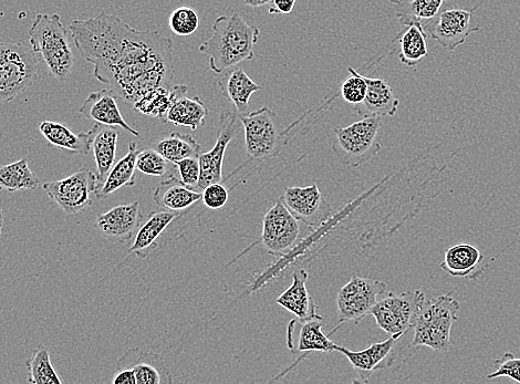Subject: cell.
<instances>
[{
  "label": "cell",
  "instance_id": "cell-18",
  "mask_svg": "<svg viewBox=\"0 0 520 384\" xmlns=\"http://www.w3.org/2000/svg\"><path fill=\"white\" fill-rule=\"evenodd\" d=\"M117 366L118 369H131L137 384H162L173 381L171 371L163 358L153 352L130 349L121 356Z\"/></svg>",
  "mask_w": 520,
  "mask_h": 384
},
{
  "label": "cell",
  "instance_id": "cell-45",
  "mask_svg": "<svg viewBox=\"0 0 520 384\" xmlns=\"http://www.w3.org/2000/svg\"><path fill=\"white\" fill-rule=\"evenodd\" d=\"M4 224H5V215L2 207H0V238L3 236V230H4Z\"/></svg>",
  "mask_w": 520,
  "mask_h": 384
},
{
  "label": "cell",
  "instance_id": "cell-33",
  "mask_svg": "<svg viewBox=\"0 0 520 384\" xmlns=\"http://www.w3.org/2000/svg\"><path fill=\"white\" fill-rule=\"evenodd\" d=\"M155 150L171 164L176 165L186 158L200 157L202 147L190 134L173 132L156 143Z\"/></svg>",
  "mask_w": 520,
  "mask_h": 384
},
{
  "label": "cell",
  "instance_id": "cell-24",
  "mask_svg": "<svg viewBox=\"0 0 520 384\" xmlns=\"http://www.w3.org/2000/svg\"><path fill=\"white\" fill-rule=\"evenodd\" d=\"M217 87L222 96L232 103L239 116L247 113L254 93L262 89L242 68L227 70L225 76L218 81Z\"/></svg>",
  "mask_w": 520,
  "mask_h": 384
},
{
  "label": "cell",
  "instance_id": "cell-15",
  "mask_svg": "<svg viewBox=\"0 0 520 384\" xmlns=\"http://www.w3.org/2000/svg\"><path fill=\"white\" fill-rule=\"evenodd\" d=\"M238 121L239 114L235 110L222 112L213 149L206 153L202 152L199 157L201 180L197 190L202 192L207 185L222 183L225 153L236 136Z\"/></svg>",
  "mask_w": 520,
  "mask_h": 384
},
{
  "label": "cell",
  "instance_id": "cell-37",
  "mask_svg": "<svg viewBox=\"0 0 520 384\" xmlns=\"http://www.w3.org/2000/svg\"><path fill=\"white\" fill-rule=\"evenodd\" d=\"M170 162L166 160L163 155L155 149H145L138 152L137 155V170L143 174L151 176H170Z\"/></svg>",
  "mask_w": 520,
  "mask_h": 384
},
{
  "label": "cell",
  "instance_id": "cell-32",
  "mask_svg": "<svg viewBox=\"0 0 520 384\" xmlns=\"http://www.w3.org/2000/svg\"><path fill=\"white\" fill-rule=\"evenodd\" d=\"M299 323L301 327L298 335L297 354L307 357L311 352L335 351L336 344L322 330L324 318L299 321Z\"/></svg>",
  "mask_w": 520,
  "mask_h": 384
},
{
  "label": "cell",
  "instance_id": "cell-30",
  "mask_svg": "<svg viewBox=\"0 0 520 384\" xmlns=\"http://www.w3.org/2000/svg\"><path fill=\"white\" fill-rule=\"evenodd\" d=\"M446 0H404L394 5L395 16L405 26L429 24L441 13ZM424 28V27H423Z\"/></svg>",
  "mask_w": 520,
  "mask_h": 384
},
{
  "label": "cell",
  "instance_id": "cell-28",
  "mask_svg": "<svg viewBox=\"0 0 520 384\" xmlns=\"http://www.w3.org/2000/svg\"><path fill=\"white\" fill-rule=\"evenodd\" d=\"M367 82V96L362 105L367 114L380 117H393L398 112L400 101L395 97L394 90L386 80L363 76Z\"/></svg>",
  "mask_w": 520,
  "mask_h": 384
},
{
  "label": "cell",
  "instance_id": "cell-35",
  "mask_svg": "<svg viewBox=\"0 0 520 384\" xmlns=\"http://www.w3.org/2000/svg\"><path fill=\"white\" fill-rule=\"evenodd\" d=\"M28 381L33 384H61L62 380L52 366L49 350L40 345L31 354L27 363Z\"/></svg>",
  "mask_w": 520,
  "mask_h": 384
},
{
  "label": "cell",
  "instance_id": "cell-42",
  "mask_svg": "<svg viewBox=\"0 0 520 384\" xmlns=\"http://www.w3.org/2000/svg\"><path fill=\"white\" fill-rule=\"evenodd\" d=\"M297 0H272L269 7V14L288 15L293 12Z\"/></svg>",
  "mask_w": 520,
  "mask_h": 384
},
{
  "label": "cell",
  "instance_id": "cell-38",
  "mask_svg": "<svg viewBox=\"0 0 520 384\" xmlns=\"http://www.w3.org/2000/svg\"><path fill=\"white\" fill-rule=\"evenodd\" d=\"M350 77L342 82L341 96L350 105H362L364 98L367 96V82L363 75L353 68H348Z\"/></svg>",
  "mask_w": 520,
  "mask_h": 384
},
{
  "label": "cell",
  "instance_id": "cell-5",
  "mask_svg": "<svg viewBox=\"0 0 520 384\" xmlns=\"http://www.w3.org/2000/svg\"><path fill=\"white\" fill-rule=\"evenodd\" d=\"M38 54L23 43L0 41V105L22 96L37 79Z\"/></svg>",
  "mask_w": 520,
  "mask_h": 384
},
{
  "label": "cell",
  "instance_id": "cell-31",
  "mask_svg": "<svg viewBox=\"0 0 520 384\" xmlns=\"http://www.w3.org/2000/svg\"><path fill=\"white\" fill-rule=\"evenodd\" d=\"M38 186V176L31 171L26 159L0 166V191H33Z\"/></svg>",
  "mask_w": 520,
  "mask_h": 384
},
{
  "label": "cell",
  "instance_id": "cell-23",
  "mask_svg": "<svg viewBox=\"0 0 520 384\" xmlns=\"http://www.w3.org/2000/svg\"><path fill=\"white\" fill-rule=\"evenodd\" d=\"M97 126L87 132L74 133L65 124L55 121L40 123L39 131L54 147L67 150L71 153L88 155L92 149Z\"/></svg>",
  "mask_w": 520,
  "mask_h": 384
},
{
  "label": "cell",
  "instance_id": "cell-9",
  "mask_svg": "<svg viewBox=\"0 0 520 384\" xmlns=\"http://www.w3.org/2000/svg\"><path fill=\"white\" fill-rule=\"evenodd\" d=\"M424 296L421 289L401 294L388 293L372 308L370 315L387 334L407 336L413 331Z\"/></svg>",
  "mask_w": 520,
  "mask_h": 384
},
{
  "label": "cell",
  "instance_id": "cell-41",
  "mask_svg": "<svg viewBox=\"0 0 520 384\" xmlns=\"http://www.w3.org/2000/svg\"><path fill=\"white\" fill-rule=\"evenodd\" d=\"M202 201L207 209L221 210L228 202V190L221 183L207 185L202 191Z\"/></svg>",
  "mask_w": 520,
  "mask_h": 384
},
{
  "label": "cell",
  "instance_id": "cell-8",
  "mask_svg": "<svg viewBox=\"0 0 520 384\" xmlns=\"http://www.w3.org/2000/svg\"><path fill=\"white\" fill-rule=\"evenodd\" d=\"M388 293V285L381 280L353 276L338 292L339 323L359 324L371 314L372 308Z\"/></svg>",
  "mask_w": 520,
  "mask_h": 384
},
{
  "label": "cell",
  "instance_id": "cell-14",
  "mask_svg": "<svg viewBox=\"0 0 520 384\" xmlns=\"http://www.w3.org/2000/svg\"><path fill=\"white\" fill-rule=\"evenodd\" d=\"M475 9H446L426 24L424 30L443 48L453 51L464 45L475 31L480 30V27L472 26Z\"/></svg>",
  "mask_w": 520,
  "mask_h": 384
},
{
  "label": "cell",
  "instance_id": "cell-10",
  "mask_svg": "<svg viewBox=\"0 0 520 384\" xmlns=\"http://www.w3.org/2000/svg\"><path fill=\"white\" fill-rule=\"evenodd\" d=\"M97 189V173L86 166L66 179L44 184V190L50 199L68 215L87 210L93 204L91 194Z\"/></svg>",
  "mask_w": 520,
  "mask_h": 384
},
{
  "label": "cell",
  "instance_id": "cell-39",
  "mask_svg": "<svg viewBox=\"0 0 520 384\" xmlns=\"http://www.w3.org/2000/svg\"><path fill=\"white\" fill-rule=\"evenodd\" d=\"M496 370L488 373L486 378L494 380L497 378H509L520 383V357H516L512 352H507L501 358L494 361Z\"/></svg>",
  "mask_w": 520,
  "mask_h": 384
},
{
  "label": "cell",
  "instance_id": "cell-11",
  "mask_svg": "<svg viewBox=\"0 0 520 384\" xmlns=\"http://www.w3.org/2000/svg\"><path fill=\"white\" fill-rule=\"evenodd\" d=\"M403 337V335L399 334L391 335L389 339L377 342V344H373L361 351H352L346 347L336 345L335 351L340 352L349 360L353 370L356 371L359 382H369L374 373L395 367V362L401 355H413L407 351L398 354L397 345Z\"/></svg>",
  "mask_w": 520,
  "mask_h": 384
},
{
  "label": "cell",
  "instance_id": "cell-19",
  "mask_svg": "<svg viewBox=\"0 0 520 384\" xmlns=\"http://www.w3.org/2000/svg\"><path fill=\"white\" fill-rule=\"evenodd\" d=\"M484 255L472 244L461 243L446 249L443 271L454 278L477 279L485 272Z\"/></svg>",
  "mask_w": 520,
  "mask_h": 384
},
{
  "label": "cell",
  "instance_id": "cell-4",
  "mask_svg": "<svg viewBox=\"0 0 520 384\" xmlns=\"http://www.w3.org/2000/svg\"><path fill=\"white\" fill-rule=\"evenodd\" d=\"M29 43L43 58L52 77L60 82L70 78L75 64L68 31L58 14H38L29 30Z\"/></svg>",
  "mask_w": 520,
  "mask_h": 384
},
{
  "label": "cell",
  "instance_id": "cell-25",
  "mask_svg": "<svg viewBox=\"0 0 520 384\" xmlns=\"http://www.w3.org/2000/svg\"><path fill=\"white\" fill-rule=\"evenodd\" d=\"M138 152L137 143L131 142L128 153L120 161L114 163L106 181L95 192L98 200H106L114 192L135 185Z\"/></svg>",
  "mask_w": 520,
  "mask_h": 384
},
{
  "label": "cell",
  "instance_id": "cell-26",
  "mask_svg": "<svg viewBox=\"0 0 520 384\" xmlns=\"http://www.w3.org/2000/svg\"><path fill=\"white\" fill-rule=\"evenodd\" d=\"M95 138L92 141L93 157L97 164L98 189L106 181L107 176L116 163L119 132L114 127L96 123ZM97 189V190H98Z\"/></svg>",
  "mask_w": 520,
  "mask_h": 384
},
{
  "label": "cell",
  "instance_id": "cell-34",
  "mask_svg": "<svg viewBox=\"0 0 520 384\" xmlns=\"http://www.w3.org/2000/svg\"><path fill=\"white\" fill-rule=\"evenodd\" d=\"M429 35L422 26H408L398 36L400 44L399 59L404 66L414 67L419 64L429 54L426 39Z\"/></svg>",
  "mask_w": 520,
  "mask_h": 384
},
{
  "label": "cell",
  "instance_id": "cell-13",
  "mask_svg": "<svg viewBox=\"0 0 520 384\" xmlns=\"http://www.w3.org/2000/svg\"><path fill=\"white\" fill-rule=\"evenodd\" d=\"M282 200L290 213L312 230H316L330 219L331 205L317 184L306 188L290 186L285 190Z\"/></svg>",
  "mask_w": 520,
  "mask_h": 384
},
{
  "label": "cell",
  "instance_id": "cell-29",
  "mask_svg": "<svg viewBox=\"0 0 520 384\" xmlns=\"http://www.w3.org/2000/svg\"><path fill=\"white\" fill-rule=\"evenodd\" d=\"M207 116L208 110L200 97L183 96L173 103L166 121L173 123L176 127L196 131L204 126Z\"/></svg>",
  "mask_w": 520,
  "mask_h": 384
},
{
  "label": "cell",
  "instance_id": "cell-44",
  "mask_svg": "<svg viewBox=\"0 0 520 384\" xmlns=\"http://www.w3.org/2000/svg\"><path fill=\"white\" fill-rule=\"evenodd\" d=\"M245 5L249 7H262L272 3V0H244Z\"/></svg>",
  "mask_w": 520,
  "mask_h": 384
},
{
  "label": "cell",
  "instance_id": "cell-3",
  "mask_svg": "<svg viewBox=\"0 0 520 384\" xmlns=\"http://www.w3.org/2000/svg\"><path fill=\"white\" fill-rule=\"evenodd\" d=\"M460 302L453 292L434 298H424L420 304L413 328L412 347H428L440 354L451 348L452 328L459 319Z\"/></svg>",
  "mask_w": 520,
  "mask_h": 384
},
{
  "label": "cell",
  "instance_id": "cell-27",
  "mask_svg": "<svg viewBox=\"0 0 520 384\" xmlns=\"http://www.w3.org/2000/svg\"><path fill=\"white\" fill-rule=\"evenodd\" d=\"M187 90H189V87L186 85L156 88L145 93L144 96L134 103L133 108L135 111L144 114V116L168 122L166 117H168V112L173 103L185 96Z\"/></svg>",
  "mask_w": 520,
  "mask_h": 384
},
{
  "label": "cell",
  "instance_id": "cell-1",
  "mask_svg": "<svg viewBox=\"0 0 520 384\" xmlns=\"http://www.w3.org/2000/svg\"><path fill=\"white\" fill-rule=\"evenodd\" d=\"M76 48L93 66V76L133 106L145 93L171 86L173 41L158 31L137 30L114 15L72 20Z\"/></svg>",
  "mask_w": 520,
  "mask_h": 384
},
{
  "label": "cell",
  "instance_id": "cell-21",
  "mask_svg": "<svg viewBox=\"0 0 520 384\" xmlns=\"http://www.w3.org/2000/svg\"><path fill=\"white\" fill-rule=\"evenodd\" d=\"M153 200L161 210L182 214L202 201V192L189 188L172 174L156 186Z\"/></svg>",
  "mask_w": 520,
  "mask_h": 384
},
{
  "label": "cell",
  "instance_id": "cell-12",
  "mask_svg": "<svg viewBox=\"0 0 520 384\" xmlns=\"http://www.w3.org/2000/svg\"><path fill=\"white\" fill-rule=\"evenodd\" d=\"M299 235V221L279 199L264 217L263 245L270 254L284 256L295 247Z\"/></svg>",
  "mask_w": 520,
  "mask_h": 384
},
{
  "label": "cell",
  "instance_id": "cell-16",
  "mask_svg": "<svg viewBox=\"0 0 520 384\" xmlns=\"http://www.w3.org/2000/svg\"><path fill=\"white\" fill-rule=\"evenodd\" d=\"M144 220L140 203L135 201L113 207L97 217L95 228L112 243H127L137 234Z\"/></svg>",
  "mask_w": 520,
  "mask_h": 384
},
{
  "label": "cell",
  "instance_id": "cell-36",
  "mask_svg": "<svg viewBox=\"0 0 520 384\" xmlns=\"http://www.w3.org/2000/svg\"><path fill=\"white\" fill-rule=\"evenodd\" d=\"M169 25L175 35L189 37L200 28L201 20L195 9L183 6L173 10Z\"/></svg>",
  "mask_w": 520,
  "mask_h": 384
},
{
  "label": "cell",
  "instance_id": "cell-22",
  "mask_svg": "<svg viewBox=\"0 0 520 384\" xmlns=\"http://www.w3.org/2000/svg\"><path fill=\"white\" fill-rule=\"evenodd\" d=\"M180 215V213L164 210L150 213L148 219L142 222L139 231L135 234L129 253L141 259L148 258L158 247L159 238L166 228Z\"/></svg>",
  "mask_w": 520,
  "mask_h": 384
},
{
  "label": "cell",
  "instance_id": "cell-17",
  "mask_svg": "<svg viewBox=\"0 0 520 384\" xmlns=\"http://www.w3.org/2000/svg\"><path fill=\"white\" fill-rule=\"evenodd\" d=\"M117 99L110 89L92 92L83 102L79 112L81 116L102 126L119 127L131 133L133 137L141 138L140 132L124 120Z\"/></svg>",
  "mask_w": 520,
  "mask_h": 384
},
{
  "label": "cell",
  "instance_id": "cell-46",
  "mask_svg": "<svg viewBox=\"0 0 520 384\" xmlns=\"http://www.w3.org/2000/svg\"><path fill=\"white\" fill-rule=\"evenodd\" d=\"M389 2L392 3L393 5H397V4L404 2V0H389Z\"/></svg>",
  "mask_w": 520,
  "mask_h": 384
},
{
  "label": "cell",
  "instance_id": "cell-2",
  "mask_svg": "<svg viewBox=\"0 0 520 384\" xmlns=\"http://www.w3.org/2000/svg\"><path fill=\"white\" fill-rule=\"evenodd\" d=\"M259 34V29L249 25L241 15L221 16L215 20L213 35L199 50L210 60L214 74L221 75L255 58Z\"/></svg>",
  "mask_w": 520,
  "mask_h": 384
},
{
  "label": "cell",
  "instance_id": "cell-7",
  "mask_svg": "<svg viewBox=\"0 0 520 384\" xmlns=\"http://www.w3.org/2000/svg\"><path fill=\"white\" fill-rule=\"evenodd\" d=\"M245 132L246 152L249 159L265 161L278 157L287 145V128L282 119L267 107L239 116Z\"/></svg>",
  "mask_w": 520,
  "mask_h": 384
},
{
  "label": "cell",
  "instance_id": "cell-40",
  "mask_svg": "<svg viewBox=\"0 0 520 384\" xmlns=\"http://www.w3.org/2000/svg\"><path fill=\"white\" fill-rule=\"evenodd\" d=\"M179 170L180 180L193 190L199 189L201 165L199 157L186 158L175 165ZM199 191V190H197Z\"/></svg>",
  "mask_w": 520,
  "mask_h": 384
},
{
  "label": "cell",
  "instance_id": "cell-43",
  "mask_svg": "<svg viewBox=\"0 0 520 384\" xmlns=\"http://www.w3.org/2000/svg\"><path fill=\"white\" fill-rule=\"evenodd\" d=\"M113 384H137L134 372L131 369L121 368L114 373Z\"/></svg>",
  "mask_w": 520,
  "mask_h": 384
},
{
  "label": "cell",
  "instance_id": "cell-20",
  "mask_svg": "<svg viewBox=\"0 0 520 384\" xmlns=\"http://www.w3.org/2000/svg\"><path fill=\"white\" fill-rule=\"evenodd\" d=\"M308 277L305 269H298L293 274V284L277 298V304L295 315L299 321L322 319L317 313L314 298L308 292Z\"/></svg>",
  "mask_w": 520,
  "mask_h": 384
},
{
  "label": "cell",
  "instance_id": "cell-6",
  "mask_svg": "<svg viewBox=\"0 0 520 384\" xmlns=\"http://www.w3.org/2000/svg\"><path fill=\"white\" fill-rule=\"evenodd\" d=\"M382 117L366 114L361 120L345 128L335 129L332 150L338 159L351 168H359L372 160L382 150L378 141Z\"/></svg>",
  "mask_w": 520,
  "mask_h": 384
}]
</instances>
